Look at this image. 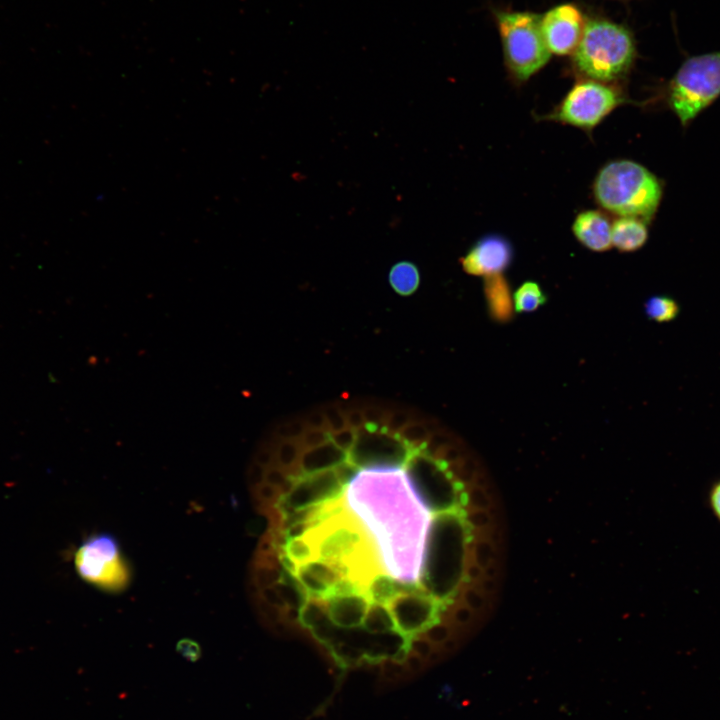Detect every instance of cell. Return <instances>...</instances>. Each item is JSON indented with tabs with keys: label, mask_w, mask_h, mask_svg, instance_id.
<instances>
[{
	"label": "cell",
	"mask_w": 720,
	"mask_h": 720,
	"mask_svg": "<svg viewBox=\"0 0 720 720\" xmlns=\"http://www.w3.org/2000/svg\"><path fill=\"white\" fill-rule=\"evenodd\" d=\"M345 498L372 534L386 573L419 583L432 515L413 492L404 468L360 470Z\"/></svg>",
	"instance_id": "6da1fadb"
},
{
	"label": "cell",
	"mask_w": 720,
	"mask_h": 720,
	"mask_svg": "<svg viewBox=\"0 0 720 720\" xmlns=\"http://www.w3.org/2000/svg\"><path fill=\"white\" fill-rule=\"evenodd\" d=\"M304 536L313 544L316 559L331 565L345 564L348 578L364 593L375 575L386 572L372 534L348 506Z\"/></svg>",
	"instance_id": "7a4b0ae2"
},
{
	"label": "cell",
	"mask_w": 720,
	"mask_h": 720,
	"mask_svg": "<svg viewBox=\"0 0 720 720\" xmlns=\"http://www.w3.org/2000/svg\"><path fill=\"white\" fill-rule=\"evenodd\" d=\"M470 528L460 508L431 517L419 583L440 602L452 600L465 579Z\"/></svg>",
	"instance_id": "3957f363"
},
{
	"label": "cell",
	"mask_w": 720,
	"mask_h": 720,
	"mask_svg": "<svg viewBox=\"0 0 720 720\" xmlns=\"http://www.w3.org/2000/svg\"><path fill=\"white\" fill-rule=\"evenodd\" d=\"M663 195L658 177L643 165L628 159L606 163L593 182L595 201L615 215L649 222L657 212Z\"/></svg>",
	"instance_id": "277c9868"
},
{
	"label": "cell",
	"mask_w": 720,
	"mask_h": 720,
	"mask_svg": "<svg viewBox=\"0 0 720 720\" xmlns=\"http://www.w3.org/2000/svg\"><path fill=\"white\" fill-rule=\"evenodd\" d=\"M635 46L629 31L605 20H592L583 28L574 51L576 68L591 80L608 82L631 67Z\"/></svg>",
	"instance_id": "5b68a950"
},
{
	"label": "cell",
	"mask_w": 720,
	"mask_h": 720,
	"mask_svg": "<svg viewBox=\"0 0 720 720\" xmlns=\"http://www.w3.org/2000/svg\"><path fill=\"white\" fill-rule=\"evenodd\" d=\"M720 96V51L686 59L671 79L666 101L682 127Z\"/></svg>",
	"instance_id": "8992f818"
},
{
	"label": "cell",
	"mask_w": 720,
	"mask_h": 720,
	"mask_svg": "<svg viewBox=\"0 0 720 720\" xmlns=\"http://www.w3.org/2000/svg\"><path fill=\"white\" fill-rule=\"evenodd\" d=\"M497 20L509 70L517 80H528L551 55L541 18L529 12H502L497 15Z\"/></svg>",
	"instance_id": "52a82bcc"
},
{
	"label": "cell",
	"mask_w": 720,
	"mask_h": 720,
	"mask_svg": "<svg viewBox=\"0 0 720 720\" xmlns=\"http://www.w3.org/2000/svg\"><path fill=\"white\" fill-rule=\"evenodd\" d=\"M73 563L78 576L102 592L118 594L131 584V566L119 541L109 533H95L83 540Z\"/></svg>",
	"instance_id": "ba28073f"
},
{
	"label": "cell",
	"mask_w": 720,
	"mask_h": 720,
	"mask_svg": "<svg viewBox=\"0 0 720 720\" xmlns=\"http://www.w3.org/2000/svg\"><path fill=\"white\" fill-rule=\"evenodd\" d=\"M408 482L430 514L459 509V495L463 484L454 480L446 465L419 450L404 466Z\"/></svg>",
	"instance_id": "9c48e42d"
},
{
	"label": "cell",
	"mask_w": 720,
	"mask_h": 720,
	"mask_svg": "<svg viewBox=\"0 0 720 720\" xmlns=\"http://www.w3.org/2000/svg\"><path fill=\"white\" fill-rule=\"evenodd\" d=\"M624 102L617 90L602 82L581 81L571 88L559 106L545 118L591 130Z\"/></svg>",
	"instance_id": "30bf717a"
},
{
	"label": "cell",
	"mask_w": 720,
	"mask_h": 720,
	"mask_svg": "<svg viewBox=\"0 0 720 720\" xmlns=\"http://www.w3.org/2000/svg\"><path fill=\"white\" fill-rule=\"evenodd\" d=\"M417 450L404 443L398 435L364 426L357 431L356 442L348 453V460L361 470L404 468Z\"/></svg>",
	"instance_id": "8fae6325"
},
{
	"label": "cell",
	"mask_w": 720,
	"mask_h": 720,
	"mask_svg": "<svg viewBox=\"0 0 720 720\" xmlns=\"http://www.w3.org/2000/svg\"><path fill=\"white\" fill-rule=\"evenodd\" d=\"M345 491L346 487L340 483L334 469H329L303 474L297 478L288 494L279 496L272 504L284 516L293 511L338 499L344 496Z\"/></svg>",
	"instance_id": "7c38bea8"
},
{
	"label": "cell",
	"mask_w": 720,
	"mask_h": 720,
	"mask_svg": "<svg viewBox=\"0 0 720 720\" xmlns=\"http://www.w3.org/2000/svg\"><path fill=\"white\" fill-rule=\"evenodd\" d=\"M387 606L396 623L397 632L407 640L440 621V601L425 592L399 593Z\"/></svg>",
	"instance_id": "4fadbf2b"
},
{
	"label": "cell",
	"mask_w": 720,
	"mask_h": 720,
	"mask_svg": "<svg viewBox=\"0 0 720 720\" xmlns=\"http://www.w3.org/2000/svg\"><path fill=\"white\" fill-rule=\"evenodd\" d=\"M541 25L550 52L567 55L575 51L583 31V18L577 7L557 6L544 15Z\"/></svg>",
	"instance_id": "5bb4252c"
},
{
	"label": "cell",
	"mask_w": 720,
	"mask_h": 720,
	"mask_svg": "<svg viewBox=\"0 0 720 720\" xmlns=\"http://www.w3.org/2000/svg\"><path fill=\"white\" fill-rule=\"evenodd\" d=\"M513 248L503 236L490 234L480 238L461 259L463 270L471 275L501 274L511 264Z\"/></svg>",
	"instance_id": "9a60e30c"
},
{
	"label": "cell",
	"mask_w": 720,
	"mask_h": 720,
	"mask_svg": "<svg viewBox=\"0 0 720 720\" xmlns=\"http://www.w3.org/2000/svg\"><path fill=\"white\" fill-rule=\"evenodd\" d=\"M612 223L599 210H585L577 214L572 224L576 239L586 248L603 252L612 247Z\"/></svg>",
	"instance_id": "2e32d148"
},
{
	"label": "cell",
	"mask_w": 720,
	"mask_h": 720,
	"mask_svg": "<svg viewBox=\"0 0 720 720\" xmlns=\"http://www.w3.org/2000/svg\"><path fill=\"white\" fill-rule=\"evenodd\" d=\"M332 623L342 628L362 626L370 600L365 594L333 596L325 600Z\"/></svg>",
	"instance_id": "e0dca14e"
},
{
	"label": "cell",
	"mask_w": 720,
	"mask_h": 720,
	"mask_svg": "<svg viewBox=\"0 0 720 720\" xmlns=\"http://www.w3.org/2000/svg\"><path fill=\"white\" fill-rule=\"evenodd\" d=\"M484 293L490 316L498 322H507L513 317V297L509 284L502 274L485 277Z\"/></svg>",
	"instance_id": "ac0fdd59"
},
{
	"label": "cell",
	"mask_w": 720,
	"mask_h": 720,
	"mask_svg": "<svg viewBox=\"0 0 720 720\" xmlns=\"http://www.w3.org/2000/svg\"><path fill=\"white\" fill-rule=\"evenodd\" d=\"M647 239V222L640 218L621 216L612 223V246L619 251H636L646 243Z\"/></svg>",
	"instance_id": "d6986e66"
},
{
	"label": "cell",
	"mask_w": 720,
	"mask_h": 720,
	"mask_svg": "<svg viewBox=\"0 0 720 720\" xmlns=\"http://www.w3.org/2000/svg\"><path fill=\"white\" fill-rule=\"evenodd\" d=\"M347 459L348 453L329 440L323 445L303 450L299 459V467L303 474H312L334 469Z\"/></svg>",
	"instance_id": "ffe728a7"
},
{
	"label": "cell",
	"mask_w": 720,
	"mask_h": 720,
	"mask_svg": "<svg viewBox=\"0 0 720 720\" xmlns=\"http://www.w3.org/2000/svg\"><path fill=\"white\" fill-rule=\"evenodd\" d=\"M388 279L394 291L402 296L413 294L420 284L419 270L409 261H401L393 265Z\"/></svg>",
	"instance_id": "44dd1931"
},
{
	"label": "cell",
	"mask_w": 720,
	"mask_h": 720,
	"mask_svg": "<svg viewBox=\"0 0 720 720\" xmlns=\"http://www.w3.org/2000/svg\"><path fill=\"white\" fill-rule=\"evenodd\" d=\"M362 626L370 633L397 632L396 623L386 604L370 602Z\"/></svg>",
	"instance_id": "7402d4cb"
},
{
	"label": "cell",
	"mask_w": 720,
	"mask_h": 720,
	"mask_svg": "<svg viewBox=\"0 0 720 720\" xmlns=\"http://www.w3.org/2000/svg\"><path fill=\"white\" fill-rule=\"evenodd\" d=\"M644 312L648 319L665 323L674 320L679 315L680 306L671 296L654 295L644 303Z\"/></svg>",
	"instance_id": "603a6c76"
},
{
	"label": "cell",
	"mask_w": 720,
	"mask_h": 720,
	"mask_svg": "<svg viewBox=\"0 0 720 720\" xmlns=\"http://www.w3.org/2000/svg\"><path fill=\"white\" fill-rule=\"evenodd\" d=\"M546 295L538 283L526 281L520 285L513 295L514 307L517 312H532L545 304Z\"/></svg>",
	"instance_id": "cb8c5ba5"
},
{
	"label": "cell",
	"mask_w": 720,
	"mask_h": 720,
	"mask_svg": "<svg viewBox=\"0 0 720 720\" xmlns=\"http://www.w3.org/2000/svg\"><path fill=\"white\" fill-rule=\"evenodd\" d=\"M274 448V463L285 471L299 466V459L303 449L297 440H280L275 437L271 443Z\"/></svg>",
	"instance_id": "d4e9b609"
},
{
	"label": "cell",
	"mask_w": 720,
	"mask_h": 720,
	"mask_svg": "<svg viewBox=\"0 0 720 720\" xmlns=\"http://www.w3.org/2000/svg\"><path fill=\"white\" fill-rule=\"evenodd\" d=\"M327 617L329 615L326 601L309 595L300 609V624L307 629H311Z\"/></svg>",
	"instance_id": "484cf974"
},
{
	"label": "cell",
	"mask_w": 720,
	"mask_h": 720,
	"mask_svg": "<svg viewBox=\"0 0 720 720\" xmlns=\"http://www.w3.org/2000/svg\"><path fill=\"white\" fill-rule=\"evenodd\" d=\"M279 551H284L298 565L316 559L314 546L305 536L287 540Z\"/></svg>",
	"instance_id": "4316f807"
},
{
	"label": "cell",
	"mask_w": 720,
	"mask_h": 720,
	"mask_svg": "<svg viewBox=\"0 0 720 720\" xmlns=\"http://www.w3.org/2000/svg\"><path fill=\"white\" fill-rule=\"evenodd\" d=\"M397 435L408 446L419 450L431 434L426 428L423 419L410 422Z\"/></svg>",
	"instance_id": "83f0119b"
},
{
	"label": "cell",
	"mask_w": 720,
	"mask_h": 720,
	"mask_svg": "<svg viewBox=\"0 0 720 720\" xmlns=\"http://www.w3.org/2000/svg\"><path fill=\"white\" fill-rule=\"evenodd\" d=\"M302 565L309 573L329 587L342 578L332 565L319 559L308 561Z\"/></svg>",
	"instance_id": "f1b7e54d"
},
{
	"label": "cell",
	"mask_w": 720,
	"mask_h": 720,
	"mask_svg": "<svg viewBox=\"0 0 720 720\" xmlns=\"http://www.w3.org/2000/svg\"><path fill=\"white\" fill-rule=\"evenodd\" d=\"M423 419L424 418L417 417L410 410H390L383 430L390 434L397 435L410 422L421 421Z\"/></svg>",
	"instance_id": "f546056e"
},
{
	"label": "cell",
	"mask_w": 720,
	"mask_h": 720,
	"mask_svg": "<svg viewBox=\"0 0 720 720\" xmlns=\"http://www.w3.org/2000/svg\"><path fill=\"white\" fill-rule=\"evenodd\" d=\"M295 577L301 582L310 596L323 599L329 588L328 585L309 573L302 564L298 565Z\"/></svg>",
	"instance_id": "4dcf8cb0"
},
{
	"label": "cell",
	"mask_w": 720,
	"mask_h": 720,
	"mask_svg": "<svg viewBox=\"0 0 720 720\" xmlns=\"http://www.w3.org/2000/svg\"><path fill=\"white\" fill-rule=\"evenodd\" d=\"M307 427L302 418L282 423L274 430V436L280 440H299Z\"/></svg>",
	"instance_id": "1f68e13d"
},
{
	"label": "cell",
	"mask_w": 720,
	"mask_h": 720,
	"mask_svg": "<svg viewBox=\"0 0 720 720\" xmlns=\"http://www.w3.org/2000/svg\"><path fill=\"white\" fill-rule=\"evenodd\" d=\"M422 633L435 647H438L446 639L454 635V629L449 623L436 621Z\"/></svg>",
	"instance_id": "d6a6232c"
},
{
	"label": "cell",
	"mask_w": 720,
	"mask_h": 720,
	"mask_svg": "<svg viewBox=\"0 0 720 720\" xmlns=\"http://www.w3.org/2000/svg\"><path fill=\"white\" fill-rule=\"evenodd\" d=\"M365 419V426L370 429H383L390 410L376 405H368L362 408Z\"/></svg>",
	"instance_id": "836d02e7"
},
{
	"label": "cell",
	"mask_w": 720,
	"mask_h": 720,
	"mask_svg": "<svg viewBox=\"0 0 720 720\" xmlns=\"http://www.w3.org/2000/svg\"><path fill=\"white\" fill-rule=\"evenodd\" d=\"M322 411L330 433L347 427L345 415L338 408L337 404H328L322 408Z\"/></svg>",
	"instance_id": "e575fe53"
},
{
	"label": "cell",
	"mask_w": 720,
	"mask_h": 720,
	"mask_svg": "<svg viewBox=\"0 0 720 720\" xmlns=\"http://www.w3.org/2000/svg\"><path fill=\"white\" fill-rule=\"evenodd\" d=\"M357 593L365 594L357 583H355L349 578H341L328 588L326 594L323 597V600H327L328 598L333 596L350 595Z\"/></svg>",
	"instance_id": "d590c367"
},
{
	"label": "cell",
	"mask_w": 720,
	"mask_h": 720,
	"mask_svg": "<svg viewBox=\"0 0 720 720\" xmlns=\"http://www.w3.org/2000/svg\"><path fill=\"white\" fill-rule=\"evenodd\" d=\"M330 440V432L321 429H307L305 433L297 440L303 450L314 448Z\"/></svg>",
	"instance_id": "8d00e7d4"
},
{
	"label": "cell",
	"mask_w": 720,
	"mask_h": 720,
	"mask_svg": "<svg viewBox=\"0 0 720 720\" xmlns=\"http://www.w3.org/2000/svg\"><path fill=\"white\" fill-rule=\"evenodd\" d=\"M357 438V431L345 427L337 432L330 433V440L341 450L349 453Z\"/></svg>",
	"instance_id": "74e56055"
},
{
	"label": "cell",
	"mask_w": 720,
	"mask_h": 720,
	"mask_svg": "<svg viewBox=\"0 0 720 720\" xmlns=\"http://www.w3.org/2000/svg\"><path fill=\"white\" fill-rule=\"evenodd\" d=\"M472 618L473 611L463 603L456 604L449 613V622L454 630L469 624Z\"/></svg>",
	"instance_id": "f35d334b"
},
{
	"label": "cell",
	"mask_w": 720,
	"mask_h": 720,
	"mask_svg": "<svg viewBox=\"0 0 720 720\" xmlns=\"http://www.w3.org/2000/svg\"><path fill=\"white\" fill-rule=\"evenodd\" d=\"M469 557L471 560L473 559V562L480 566L482 569H485L488 567V560L493 555L492 546L487 541H479L475 543L472 550L469 552Z\"/></svg>",
	"instance_id": "ab89813d"
},
{
	"label": "cell",
	"mask_w": 720,
	"mask_h": 720,
	"mask_svg": "<svg viewBox=\"0 0 720 720\" xmlns=\"http://www.w3.org/2000/svg\"><path fill=\"white\" fill-rule=\"evenodd\" d=\"M461 514L465 522L471 527V528H485L488 526L490 522V515L488 512L481 510V509H470V510H463L461 509Z\"/></svg>",
	"instance_id": "60d3db41"
},
{
	"label": "cell",
	"mask_w": 720,
	"mask_h": 720,
	"mask_svg": "<svg viewBox=\"0 0 720 720\" xmlns=\"http://www.w3.org/2000/svg\"><path fill=\"white\" fill-rule=\"evenodd\" d=\"M409 650L426 661L430 652L435 647L423 633H419L408 639Z\"/></svg>",
	"instance_id": "b9f144b4"
},
{
	"label": "cell",
	"mask_w": 720,
	"mask_h": 720,
	"mask_svg": "<svg viewBox=\"0 0 720 720\" xmlns=\"http://www.w3.org/2000/svg\"><path fill=\"white\" fill-rule=\"evenodd\" d=\"M360 470L361 469H359L348 459L334 468L338 480L344 487H347L353 481V479L358 475Z\"/></svg>",
	"instance_id": "7bdbcfd3"
},
{
	"label": "cell",
	"mask_w": 720,
	"mask_h": 720,
	"mask_svg": "<svg viewBox=\"0 0 720 720\" xmlns=\"http://www.w3.org/2000/svg\"><path fill=\"white\" fill-rule=\"evenodd\" d=\"M461 599L463 604L469 607L473 612L481 610L485 604V599L482 593L472 587H466L462 590Z\"/></svg>",
	"instance_id": "ee69618b"
},
{
	"label": "cell",
	"mask_w": 720,
	"mask_h": 720,
	"mask_svg": "<svg viewBox=\"0 0 720 720\" xmlns=\"http://www.w3.org/2000/svg\"><path fill=\"white\" fill-rule=\"evenodd\" d=\"M466 494H467V504H469L472 509H481V510L488 509V507H489L488 497L482 488H480L478 486L470 487L466 491Z\"/></svg>",
	"instance_id": "f6af8a7d"
},
{
	"label": "cell",
	"mask_w": 720,
	"mask_h": 720,
	"mask_svg": "<svg viewBox=\"0 0 720 720\" xmlns=\"http://www.w3.org/2000/svg\"><path fill=\"white\" fill-rule=\"evenodd\" d=\"M287 478L288 474L285 470L278 466L271 465L265 468L263 482L279 488L286 482Z\"/></svg>",
	"instance_id": "bcb514c9"
},
{
	"label": "cell",
	"mask_w": 720,
	"mask_h": 720,
	"mask_svg": "<svg viewBox=\"0 0 720 720\" xmlns=\"http://www.w3.org/2000/svg\"><path fill=\"white\" fill-rule=\"evenodd\" d=\"M177 651L187 660L195 662L201 656L199 645L191 640L184 639L178 642Z\"/></svg>",
	"instance_id": "7dc6e473"
},
{
	"label": "cell",
	"mask_w": 720,
	"mask_h": 720,
	"mask_svg": "<svg viewBox=\"0 0 720 720\" xmlns=\"http://www.w3.org/2000/svg\"><path fill=\"white\" fill-rule=\"evenodd\" d=\"M302 419L307 429L328 430L322 409L313 410L307 413Z\"/></svg>",
	"instance_id": "c3c4849f"
},
{
	"label": "cell",
	"mask_w": 720,
	"mask_h": 720,
	"mask_svg": "<svg viewBox=\"0 0 720 720\" xmlns=\"http://www.w3.org/2000/svg\"><path fill=\"white\" fill-rule=\"evenodd\" d=\"M347 427L359 431L365 426V419L363 416L362 408H352L346 414Z\"/></svg>",
	"instance_id": "681fc988"
},
{
	"label": "cell",
	"mask_w": 720,
	"mask_h": 720,
	"mask_svg": "<svg viewBox=\"0 0 720 720\" xmlns=\"http://www.w3.org/2000/svg\"><path fill=\"white\" fill-rule=\"evenodd\" d=\"M404 665L406 668L412 673V675L418 674L424 670L427 663L424 659H422L417 654L409 651L405 661Z\"/></svg>",
	"instance_id": "f907efd6"
},
{
	"label": "cell",
	"mask_w": 720,
	"mask_h": 720,
	"mask_svg": "<svg viewBox=\"0 0 720 720\" xmlns=\"http://www.w3.org/2000/svg\"><path fill=\"white\" fill-rule=\"evenodd\" d=\"M309 529V522H297L283 529V532L286 539L290 540L304 536Z\"/></svg>",
	"instance_id": "816d5d0a"
},
{
	"label": "cell",
	"mask_w": 720,
	"mask_h": 720,
	"mask_svg": "<svg viewBox=\"0 0 720 720\" xmlns=\"http://www.w3.org/2000/svg\"><path fill=\"white\" fill-rule=\"evenodd\" d=\"M709 502L714 515L720 521V480L713 484L709 493Z\"/></svg>",
	"instance_id": "f5cc1de1"
},
{
	"label": "cell",
	"mask_w": 720,
	"mask_h": 720,
	"mask_svg": "<svg viewBox=\"0 0 720 720\" xmlns=\"http://www.w3.org/2000/svg\"><path fill=\"white\" fill-rule=\"evenodd\" d=\"M484 576L483 569L472 561H469L465 569V579L472 582L480 581Z\"/></svg>",
	"instance_id": "db71d44e"
},
{
	"label": "cell",
	"mask_w": 720,
	"mask_h": 720,
	"mask_svg": "<svg viewBox=\"0 0 720 720\" xmlns=\"http://www.w3.org/2000/svg\"><path fill=\"white\" fill-rule=\"evenodd\" d=\"M281 620L285 621L291 626L300 624V608L288 606L285 610L282 611Z\"/></svg>",
	"instance_id": "11a10c76"
},
{
	"label": "cell",
	"mask_w": 720,
	"mask_h": 720,
	"mask_svg": "<svg viewBox=\"0 0 720 720\" xmlns=\"http://www.w3.org/2000/svg\"><path fill=\"white\" fill-rule=\"evenodd\" d=\"M458 641H459L458 637L455 635H452L438 647L447 655L449 653L454 652L459 647Z\"/></svg>",
	"instance_id": "9f6ffc18"
},
{
	"label": "cell",
	"mask_w": 720,
	"mask_h": 720,
	"mask_svg": "<svg viewBox=\"0 0 720 720\" xmlns=\"http://www.w3.org/2000/svg\"><path fill=\"white\" fill-rule=\"evenodd\" d=\"M446 654L439 648L434 647L426 659L427 665L435 664L443 659Z\"/></svg>",
	"instance_id": "6f0895ef"
}]
</instances>
